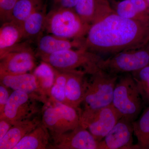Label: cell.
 I'll return each instance as SVG.
<instances>
[{
    "mask_svg": "<svg viewBox=\"0 0 149 149\" xmlns=\"http://www.w3.org/2000/svg\"><path fill=\"white\" fill-rule=\"evenodd\" d=\"M13 124L4 117H0V141L3 138Z\"/></svg>",
    "mask_w": 149,
    "mask_h": 149,
    "instance_id": "cell-29",
    "label": "cell"
},
{
    "mask_svg": "<svg viewBox=\"0 0 149 149\" xmlns=\"http://www.w3.org/2000/svg\"><path fill=\"white\" fill-rule=\"evenodd\" d=\"M7 87L1 84L0 85V116L2 115L5 107L8 102L10 95Z\"/></svg>",
    "mask_w": 149,
    "mask_h": 149,
    "instance_id": "cell-27",
    "label": "cell"
},
{
    "mask_svg": "<svg viewBox=\"0 0 149 149\" xmlns=\"http://www.w3.org/2000/svg\"><path fill=\"white\" fill-rule=\"evenodd\" d=\"M55 79L51 90L50 99L54 101L65 104V86L66 82V73L54 68Z\"/></svg>",
    "mask_w": 149,
    "mask_h": 149,
    "instance_id": "cell-24",
    "label": "cell"
},
{
    "mask_svg": "<svg viewBox=\"0 0 149 149\" xmlns=\"http://www.w3.org/2000/svg\"><path fill=\"white\" fill-rule=\"evenodd\" d=\"M33 73L41 91L49 100L51 90L55 79L54 68L45 62L42 61L38 66L35 67Z\"/></svg>",
    "mask_w": 149,
    "mask_h": 149,
    "instance_id": "cell-21",
    "label": "cell"
},
{
    "mask_svg": "<svg viewBox=\"0 0 149 149\" xmlns=\"http://www.w3.org/2000/svg\"><path fill=\"white\" fill-rule=\"evenodd\" d=\"M132 75L142 100L149 102V65L132 72Z\"/></svg>",
    "mask_w": 149,
    "mask_h": 149,
    "instance_id": "cell-25",
    "label": "cell"
},
{
    "mask_svg": "<svg viewBox=\"0 0 149 149\" xmlns=\"http://www.w3.org/2000/svg\"><path fill=\"white\" fill-rule=\"evenodd\" d=\"M91 25L83 21L74 9L53 8L47 14L45 30L61 38L80 40L86 35Z\"/></svg>",
    "mask_w": 149,
    "mask_h": 149,
    "instance_id": "cell-2",
    "label": "cell"
},
{
    "mask_svg": "<svg viewBox=\"0 0 149 149\" xmlns=\"http://www.w3.org/2000/svg\"><path fill=\"white\" fill-rule=\"evenodd\" d=\"M104 3L101 0H79L74 10L83 21L91 25L110 13Z\"/></svg>",
    "mask_w": 149,
    "mask_h": 149,
    "instance_id": "cell-17",
    "label": "cell"
},
{
    "mask_svg": "<svg viewBox=\"0 0 149 149\" xmlns=\"http://www.w3.org/2000/svg\"><path fill=\"white\" fill-rule=\"evenodd\" d=\"M148 2H149V0H148Z\"/></svg>",
    "mask_w": 149,
    "mask_h": 149,
    "instance_id": "cell-30",
    "label": "cell"
},
{
    "mask_svg": "<svg viewBox=\"0 0 149 149\" xmlns=\"http://www.w3.org/2000/svg\"><path fill=\"white\" fill-rule=\"evenodd\" d=\"M44 6L43 0H17L13 12L12 20L22 24L32 13Z\"/></svg>",
    "mask_w": 149,
    "mask_h": 149,
    "instance_id": "cell-22",
    "label": "cell"
},
{
    "mask_svg": "<svg viewBox=\"0 0 149 149\" xmlns=\"http://www.w3.org/2000/svg\"><path fill=\"white\" fill-rule=\"evenodd\" d=\"M23 40L22 24L11 20L0 28V57Z\"/></svg>",
    "mask_w": 149,
    "mask_h": 149,
    "instance_id": "cell-18",
    "label": "cell"
},
{
    "mask_svg": "<svg viewBox=\"0 0 149 149\" xmlns=\"http://www.w3.org/2000/svg\"><path fill=\"white\" fill-rule=\"evenodd\" d=\"M42 121L51 139L75 129L80 125L81 111L65 104L49 100L44 104Z\"/></svg>",
    "mask_w": 149,
    "mask_h": 149,
    "instance_id": "cell-5",
    "label": "cell"
},
{
    "mask_svg": "<svg viewBox=\"0 0 149 149\" xmlns=\"http://www.w3.org/2000/svg\"><path fill=\"white\" fill-rule=\"evenodd\" d=\"M37 41V56L49 55L74 47H82V41L61 38L53 35H45L39 37Z\"/></svg>",
    "mask_w": 149,
    "mask_h": 149,
    "instance_id": "cell-16",
    "label": "cell"
},
{
    "mask_svg": "<svg viewBox=\"0 0 149 149\" xmlns=\"http://www.w3.org/2000/svg\"><path fill=\"white\" fill-rule=\"evenodd\" d=\"M38 57L42 61L60 71L78 70V68H83L85 73L91 74L100 69V63L103 59L100 55L83 48L77 50L70 49Z\"/></svg>",
    "mask_w": 149,
    "mask_h": 149,
    "instance_id": "cell-3",
    "label": "cell"
},
{
    "mask_svg": "<svg viewBox=\"0 0 149 149\" xmlns=\"http://www.w3.org/2000/svg\"><path fill=\"white\" fill-rule=\"evenodd\" d=\"M142 100L132 74L118 79L112 105L121 118L135 121L142 109Z\"/></svg>",
    "mask_w": 149,
    "mask_h": 149,
    "instance_id": "cell-6",
    "label": "cell"
},
{
    "mask_svg": "<svg viewBox=\"0 0 149 149\" xmlns=\"http://www.w3.org/2000/svg\"><path fill=\"white\" fill-rule=\"evenodd\" d=\"M52 144L48 148L99 149V142L87 129L79 125L77 128L53 137Z\"/></svg>",
    "mask_w": 149,
    "mask_h": 149,
    "instance_id": "cell-11",
    "label": "cell"
},
{
    "mask_svg": "<svg viewBox=\"0 0 149 149\" xmlns=\"http://www.w3.org/2000/svg\"><path fill=\"white\" fill-rule=\"evenodd\" d=\"M82 103L84 111H95L112 104L118 76L102 69L91 74Z\"/></svg>",
    "mask_w": 149,
    "mask_h": 149,
    "instance_id": "cell-4",
    "label": "cell"
},
{
    "mask_svg": "<svg viewBox=\"0 0 149 149\" xmlns=\"http://www.w3.org/2000/svg\"><path fill=\"white\" fill-rule=\"evenodd\" d=\"M133 123L121 118L109 133L99 142V149L139 148L133 145Z\"/></svg>",
    "mask_w": 149,
    "mask_h": 149,
    "instance_id": "cell-12",
    "label": "cell"
},
{
    "mask_svg": "<svg viewBox=\"0 0 149 149\" xmlns=\"http://www.w3.org/2000/svg\"></svg>",
    "mask_w": 149,
    "mask_h": 149,
    "instance_id": "cell-31",
    "label": "cell"
},
{
    "mask_svg": "<svg viewBox=\"0 0 149 149\" xmlns=\"http://www.w3.org/2000/svg\"><path fill=\"white\" fill-rule=\"evenodd\" d=\"M64 72L66 75L65 104L79 109L84 100L87 86V81L85 78L86 73L80 70Z\"/></svg>",
    "mask_w": 149,
    "mask_h": 149,
    "instance_id": "cell-14",
    "label": "cell"
},
{
    "mask_svg": "<svg viewBox=\"0 0 149 149\" xmlns=\"http://www.w3.org/2000/svg\"><path fill=\"white\" fill-rule=\"evenodd\" d=\"M50 140L49 132L42 121L22 138L13 149H46L49 148Z\"/></svg>",
    "mask_w": 149,
    "mask_h": 149,
    "instance_id": "cell-19",
    "label": "cell"
},
{
    "mask_svg": "<svg viewBox=\"0 0 149 149\" xmlns=\"http://www.w3.org/2000/svg\"><path fill=\"white\" fill-rule=\"evenodd\" d=\"M1 84L13 91L25 92L45 104L49 99L43 93L33 73H24L15 75H0Z\"/></svg>",
    "mask_w": 149,
    "mask_h": 149,
    "instance_id": "cell-13",
    "label": "cell"
},
{
    "mask_svg": "<svg viewBox=\"0 0 149 149\" xmlns=\"http://www.w3.org/2000/svg\"><path fill=\"white\" fill-rule=\"evenodd\" d=\"M17 0H0V19L2 23L10 21Z\"/></svg>",
    "mask_w": 149,
    "mask_h": 149,
    "instance_id": "cell-26",
    "label": "cell"
},
{
    "mask_svg": "<svg viewBox=\"0 0 149 149\" xmlns=\"http://www.w3.org/2000/svg\"><path fill=\"white\" fill-rule=\"evenodd\" d=\"M149 65V43L139 49L124 51L103 59L101 69L113 74L133 72Z\"/></svg>",
    "mask_w": 149,
    "mask_h": 149,
    "instance_id": "cell-7",
    "label": "cell"
},
{
    "mask_svg": "<svg viewBox=\"0 0 149 149\" xmlns=\"http://www.w3.org/2000/svg\"><path fill=\"white\" fill-rule=\"evenodd\" d=\"M40 102L25 92L13 91L0 117L5 118L13 124L30 119L39 113Z\"/></svg>",
    "mask_w": 149,
    "mask_h": 149,
    "instance_id": "cell-10",
    "label": "cell"
},
{
    "mask_svg": "<svg viewBox=\"0 0 149 149\" xmlns=\"http://www.w3.org/2000/svg\"><path fill=\"white\" fill-rule=\"evenodd\" d=\"M85 36L82 48L98 55L136 49L149 43V20L110 13L91 24Z\"/></svg>",
    "mask_w": 149,
    "mask_h": 149,
    "instance_id": "cell-1",
    "label": "cell"
},
{
    "mask_svg": "<svg viewBox=\"0 0 149 149\" xmlns=\"http://www.w3.org/2000/svg\"><path fill=\"white\" fill-rule=\"evenodd\" d=\"M53 8L74 9L79 0H52Z\"/></svg>",
    "mask_w": 149,
    "mask_h": 149,
    "instance_id": "cell-28",
    "label": "cell"
},
{
    "mask_svg": "<svg viewBox=\"0 0 149 149\" xmlns=\"http://www.w3.org/2000/svg\"><path fill=\"white\" fill-rule=\"evenodd\" d=\"M121 118L111 104L97 110L81 111L80 125L89 130L100 142Z\"/></svg>",
    "mask_w": 149,
    "mask_h": 149,
    "instance_id": "cell-9",
    "label": "cell"
},
{
    "mask_svg": "<svg viewBox=\"0 0 149 149\" xmlns=\"http://www.w3.org/2000/svg\"><path fill=\"white\" fill-rule=\"evenodd\" d=\"M41 123L42 118L36 116L13 124L5 136L0 141V149H13L22 138Z\"/></svg>",
    "mask_w": 149,
    "mask_h": 149,
    "instance_id": "cell-15",
    "label": "cell"
},
{
    "mask_svg": "<svg viewBox=\"0 0 149 149\" xmlns=\"http://www.w3.org/2000/svg\"><path fill=\"white\" fill-rule=\"evenodd\" d=\"M46 8L35 11L22 24L23 32V40H28L34 37H40L45 30L46 16Z\"/></svg>",
    "mask_w": 149,
    "mask_h": 149,
    "instance_id": "cell-20",
    "label": "cell"
},
{
    "mask_svg": "<svg viewBox=\"0 0 149 149\" xmlns=\"http://www.w3.org/2000/svg\"><path fill=\"white\" fill-rule=\"evenodd\" d=\"M36 54L28 43H19L0 57V75L27 73L36 67Z\"/></svg>",
    "mask_w": 149,
    "mask_h": 149,
    "instance_id": "cell-8",
    "label": "cell"
},
{
    "mask_svg": "<svg viewBox=\"0 0 149 149\" xmlns=\"http://www.w3.org/2000/svg\"><path fill=\"white\" fill-rule=\"evenodd\" d=\"M132 123L139 148L149 149V107L138 120L133 121Z\"/></svg>",
    "mask_w": 149,
    "mask_h": 149,
    "instance_id": "cell-23",
    "label": "cell"
}]
</instances>
